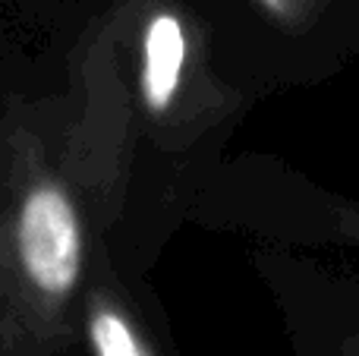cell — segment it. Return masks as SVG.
<instances>
[{"label": "cell", "mask_w": 359, "mask_h": 356, "mask_svg": "<svg viewBox=\"0 0 359 356\" xmlns=\"http://www.w3.org/2000/svg\"><path fill=\"white\" fill-rule=\"evenodd\" d=\"M79 319L92 356H161L130 303L114 287L88 284L82 290Z\"/></svg>", "instance_id": "obj_3"}, {"label": "cell", "mask_w": 359, "mask_h": 356, "mask_svg": "<svg viewBox=\"0 0 359 356\" xmlns=\"http://www.w3.org/2000/svg\"><path fill=\"white\" fill-rule=\"evenodd\" d=\"M278 22H303L316 0H259Z\"/></svg>", "instance_id": "obj_4"}, {"label": "cell", "mask_w": 359, "mask_h": 356, "mask_svg": "<svg viewBox=\"0 0 359 356\" xmlns=\"http://www.w3.org/2000/svg\"><path fill=\"white\" fill-rule=\"evenodd\" d=\"M0 356H6V353H4V347H0Z\"/></svg>", "instance_id": "obj_6"}, {"label": "cell", "mask_w": 359, "mask_h": 356, "mask_svg": "<svg viewBox=\"0 0 359 356\" xmlns=\"http://www.w3.org/2000/svg\"><path fill=\"white\" fill-rule=\"evenodd\" d=\"M337 233L344 243L359 249V208L356 205H341L337 208Z\"/></svg>", "instance_id": "obj_5"}, {"label": "cell", "mask_w": 359, "mask_h": 356, "mask_svg": "<svg viewBox=\"0 0 359 356\" xmlns=\"http://www.w3.org/2000/svg\"><path fill=\"white\" fill-rule=\"evenodd\" d=\"M114 32L123 41V69L133 76L123 88L133 98L123 107V130L139 114L149 130L177 142L224 111V92L208 76L202 35L180 0H126Z\"/></svg>", "instance_id": "obj_2"}, {"label": "cell", "mask_w": 359, "mask_h": 356, "mask_svg": "<svg viewBox=\"0 0 359 356\" xmlns=\"http://www.w3.org/2000/svg\"><path fill=\"white\" fill-rule=\"evenodd\" d=\"M86 193L69 139L57 155L29 120L0 132V347L57 356L73 341L88 265Z\"/></svg>", "instance_id": "obj_1"}]
</instances>
